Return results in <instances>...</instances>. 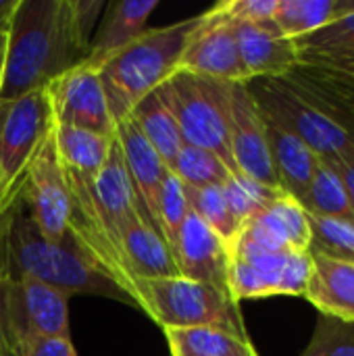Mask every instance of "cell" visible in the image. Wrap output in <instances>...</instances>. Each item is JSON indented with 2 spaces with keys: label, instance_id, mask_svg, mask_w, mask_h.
<instances>
[{
  "label": "cell",
  "instance_id": "4316f807",
  "mask_svg": "<svg viewBox=\"0 0 354 356\" xmlns=\"http://www.w3.org/2000/svg\"><path fill=\"white\" fill-rule=\"evenodd\" d=\"M171 356H259L248 338L219 327L165 330Z\"/></svg>",
  "mask_w": 354,
  "mask_h": 356
},
{
  "label": "cell",
  "instance_id": "5bb4252c",
  "mask_svg": "<svg viewBox=\"0 0 354 356\" xmlns=\"http://www.w3.org/2000/svg\"><path fill=\"white\" fill-rule=\"evenodd\" d=\"M173 259L182 277L230 294V248L192 211L179 229Z\"/></svg>",
  "mask_w": 354,
  "mask_h": 356
},
{
  "label": "cell",
  "instance_id": "ab89813d",
  "mask_svg": "<svg viewBox=\"0 0 354 356\" xmlns=\"http://www.w3.org/2000/svg\"><path fill=\"white\" fill-rule=\"evenodd\" d=\"M6 56H8V27H0V90L6 71Z\"/></svg>",
  "mask_w": 354,
  "mask_h": 356
},
{
  "label": "cell",
  "instance_id": "4fadbf2b",
  "mask_svg": "<svg viewBox=\"0 0 354 356\" xmlns=\"http://www.w3.org/2000/svg\"><path fill=\"white\" fill-rule=\"evenodd\" d=\"M230 146L238 173H244L269 188H280L263 115L246 83H230Z\"/></svg>",
  "mask_w": 354,
  "mask_h": 356
},
{
  "label": "cell",
  "instance_id": "6da1fadb",
  "mask_svg": "<svg viewBox=\"0 0 354 356\" xmlns=\"http://www.w3.org/2000/svg\"><path fill=\"white\" fill-rule=\"evenodd\" d=\"M102 10L100 0H19L8 25L0 100L46 88L81 65Z\"/></svg>",
  "mask_w": 354,
  "mask_h": 356
},
{
  "label": "cell",
  "instance_id": "7c38bea8",
  "mask_svg": "<svg viewBox=\"0 0 354 356\" xmlns=\"http://www.w3.org/2000/svg\"><path fill=\"white\" fill-rule=\"evenodd\" d=\"M52 117L58 125L90 129L102 136L115 134V123L98 71L77 65L46 86Z\"/></svg>",
  "mask_w": 354,
  "mask_h": 356
},
{
  "label": "cell",
  "instance_id": "603a6c76",
  "mask_svg": "<svg viewBox=\"0 0 354 356\" xmlns=\"http://www.w3.org/2000/svg\"><path fill=\"white\" fill-rule=\"evenodd\" d=\"M263 123L280 190L300 204L309 190L319 159L307 144H303L296 136H292L288 129L277 125L267 115H263Z\"/></svg>",
  "mask_w": 354,
  "mask_h": 356
},
{
  "label": "cell",
  "instance_id": "4dcf8cb0",
  "mask_svg": "<svg viewBox=\"0 0 354 356\" xmlns=\"http://www.w3.org/2000/svg\"><path fill=\"white\" fill-rule=\"evenodd\" d=\"M169 171L190 188H207V186H223L232 171L227 165L211 150L184 144L169 165Z\"/></svg>",
  "mask_w": 354,
  "mask_h": 356
},
{
  "label": "cell",
  "instance_id": "8fae6325",
  "mask_svg": "<svg viewBox=\"0 0 354 356\" xmlns=\"http://www.w3.org/2000/svg\"><path fill=\"white\" fill-rule=\"evenodd\" d=\"M179 69L227 83L250 81L240 58L234 21L217 4L200 15V23L186 44Z\"/></svg>",
  "mask_w": 354,
  "mask_h": 356
},
{
  "label": "cell",
  "instance_id": "9c48e42d",
  "mask_svg": "<svg viewBox=\"0 0 354 356\" xmlns=\"http://www.w3.org/2000/svg\"><path fill=\"white\" fill-rule=\"evenodd\" d=\"M0 300L8 334L71 338L67 307L69 296L40 280L10 275L6 261L0 284Z\"/></svg>",
  "mask_w": 354,
  "mask_h": 356
},
{
  "label": "cell",
  "instance_id": "2e32d148",
  "mask_svg": "<svg viewBox=\"0 0 354 356\" xmlns=\"http://www.w3.org/2000/svg\"><path fill=\"white\" fill-rule=\"evenodd\" d=\"M236 242L269 252H307L311 246L309 213L292 196L282 194L240 227Z\"/></svg>",
  "mask_w": 354,
  "mask_h": 356
},
{
  "label": "cell",
  "instance_id": "30bf717a",
  "mask_svg": "<svg viewBox=\"0 0 354 356\" xmlns=\"http://www.w3.org/2000/svg\"><path fill=\"white\" fill-rule=\"evenodd\" d=\"M19 198L27 207L33 223L44 238H48L50 242L65 240L71 215V196L65 167L54 142V127L40 146L31 165L27 167Z\"/></svg>",
  "mask_w": 354,
  "mask_h": 356
},
{
  "label": "cell",
  "instance_id": "d6986e66",
  "mask_svg": "<svg viewBox=\"0 0 354 356\" xmlns=\"http://www.w3.org/2000/svg\"><path fill=\"white\" fill-rule=\"evenodd\" d=\"M161 0H117L106 4L104 17H100L81 65L98 71L108 58H113L146 31L148 17L156 10Z\"/></svg>",
  "mask_w": 354,
  "mask_h": 356
},
{
  "label": "cell",
  "instance_id": "e575fe53",
  "mask_svg": "<svg viewBox=\"0 0 354 356\" xmlns=\"http://www.w3.org/2000/svg\"><path fill=\"white\" fill-rule=\"evenodd\" d=\"M300 356H354V323L321 315Z\"/></svg>",
  "mask_w": 354,
  "mask_h": 356
},
{
  "label": "cell",
  "instance_id": "ac0fdd59",
  "mask_svg": "<svg viewBox=\"0 0 354 356\" xmlns=\"http://www.w3.org/2000/svg\"><path fill=\"white\" fill-rule=\"evenodd\" d=\"M240 58L250 79L284 77L298 65L296 42L286 38L273 21L234 23Z\"/></svg>",
  "mask_w": 354,
  "mask_h": 356
},
{
  "label": "cell",
  "instance_id": "277c9868",
  "mask_svg": "<svg viewBox=\"0 0 354 356\" xmlns=\"http://www.w3.org/2000/svg\"><path fill=\"white\" fill-rule=\"evenodd\" d=\"M136 292L140 311L163 330L219 327L240 338H248L238 302L213 286L175 275L136 280Z\"/></svg>",
  "mask_w": 354,
  "mask_h": 356
},
{
  "label": "cell",
  "instance_id": "1f68e13d",
  "mask_svg": "<svg viewBox=\"0 0 354 356\" xmlns=\"http://www.w3.org/2000/svg\"><path fill=\"white\" fill-rule=\"evenodd\" d=\"M223 194L232 215L240 225H244L248 219L271 207L286 192H282L280 188H269L244 173H232L230 179L223 184Z\"/></svg>",
  "mask_w": 354,
  "mask_h": 356
},
{
  "label": "cell",
  "instance_id": "d6a6232c",
  "mask_svg": "<svg viewBox=\"0 0 354 356\" xmlns=\"http://www.w3.org/2000/svg\"><path fill=\"white\" fill-rule=\"evenodd\" d=\"M311 246L309 252L325 254L354 265V221L309 215Z\"/></svg>",
  "mask_w": 354,
  "mask_h": 356
},
{
  "label": "cell",
  "instance_id": "8992f818",
  "mask_svg": "<svg viewBox=\"0 0 354 356\" xmlns=\"http://www.w3.org/2000/svg\"><path fill=\"white\" fill-rule=\"evenodd\" d=\"M52 127L54 117L46 88L0 100V202L6 207L19 198L27 167Z\"/></svg>",
  "mask_w": 354,
  "mask_h": 356
},
{
  "label": "cell",
  "instance_id": "9a60e30c",
  "mask_svg": "<svg viewBox=\"0 0 354 356\" xmlns=\"http://www.w3.org/2000/svg\"><path fill=\"white\" fill-rule=\"evenodd\" d=\"M305 102L319 111L354 144V79L342 73L298 63L288 75L277 77Z\"/></svg>",
  "mask_w": 354,
  "mask_h": 356
},
{
  "label": "cell",
  "instance_id": "5b68a950",
  "mask_svg": "<svg viewBox=\"0 0 354 356\" xmlns=\"http://www.w3.org/2000/svg\"><path fill=\"white\" fill-rule=\"evenodd\" d=\"M163 88L184 142L215 152L232 173H238L230 146V83L179 69Z\"/></svg>",
  "mask_w": 354,
  "mask_h": 356
},
{
  "label": "cell",
  "instance_id": "ba28073f",
  "mask_svg": "<svg viewBox=\"0 0 354 356\" xmlns=\"http://www.w3.org/2000/svg\"><path fill=\"white\" fill-rule=\"evenodd\" d=\"M311 252H269L236 242L230 248V294L240 305L267 296H305Z\"/></svg>",
  "mask_w": 354,
  "mask_h": 356
},
{
  "label": "cell",
  "instance_id": "60d3db41",
  "mask_svg": "<svg viewBox=\"0 0 354 356\" xmlns=\"http://www.w3.org/2000/svg\"><path fill=\"white\" fill-rule=\"evenodd\" d=\"M17 2L19 0H0V27L10 25V17H13V10H15Z\"/></svg>",
  "mask_w": 354,
  "mask_h": 356
},
{
  "label": "cell",
  "instance_id": "7a4b0ae2",
  "mask_svg": "<svg viewBox=\"0 0 354 356\" xmlns=\"http://www.w3.org/2000/svg\"><path fill=\"white\" fill-rule=\"evenodd\" d=\"M4 261L10 275L40 280L65 296L92 294L131 305L119 286L102 275L67 234L63 242H50L33 223L21 198L4 217Z\"/></svg>",
  "mask_w": 354,
  "mask_h": 356
},
{
  "label": "cell",
  "instance_id": "74e56055",
  "mask_svg": "<svg viewBox=\"0 0 354 356\" xmlns=\"http://www.w3.org/2000/svg\"><path fill=\"white\" fill-rule=\"evenodd\" d=\"M10 207L0 202V284H2V273H4V244H2V240H4V217H6V211ZM0 356H15L10 338H8V330H6V323H4L2 300H0Z\"/></svg>",
  "mask_w": 354,
  "mask_h": 356
},
{
  "label": "cell",
  "instance_id": "83f0119b",
  "mask_svg": "<svg viewBox=\"0 0 354 356\" xmlns=\"http://www.w3.org/2000/svg\"><path fill=\"white\" fill-rule=\"evenodd\" d=\"M344 15V0H277L273 23L290 38L300 40Z\"/></svg>",
  "mask_w": 354,
  "mask_h": 356
},
{
  "label": "cell",
  "instance_id": "52a82bcc",
  "mask_svg": "<svg viewBox=\"0 0 354 356\" xmlns=\"http://www.w3.org/2000/svg\"><path fill=\"white\" fill-rule=\"evenodd\" d=\"M246 86L259 111L307 144L317 159L328 161L330 165L354 161V144L351 138L309 102H305L282 79H250Z\"/></svg>",
  "mask_w": 354,
  "mask_h": 356
},
{
  "label": "cell",
  "instance_id": "d4e9b609",
  "mask_svg": "<svg viewBox=\"0 0 354 356\" xmlns=\"http://www.w3.org/2000/svg\"><path fill=\"white\" fill-rule=\"evenodd\" d=\"M129 119L138 125L142 136L152 144V148L159 152L163 163L169 165L177 156L179 148L186 144L179 131V123L175 119L173 106L167 98L165 88L161 86L152 94H148L144 100H140L134 111L129 113Z\"/></svg>",
  "mask_w": 354,
  "mask_h": 356
},
{
  "label": "cell",
  "instance_id": "f35d334b",
  "mask_svg": "<svg viewBox=\"0 0 354 356\" xmlns=\"http://www.w3.org/2000/svg\"><path fill=\"white\" fill-rule=\"evenodd\" d=\"M336 169V173L340 175L342 184H344V190L348 194V200H351V207L354 211V161H346V163H338V165H332Z\"/></svg>",
  "mask_w": 354,
  "mask_h": 356
},
{
  "label": "cell",
  "instance_id": "f546056e",
  "mask_svg": "<svg viewBox=\"0 0 354 356\" xmlns=\"http://www.w3.org/2000/svg\"><path fill=\"white\" fill-rule=\"evenodd\" d=\"M186 188V198L190 204V211L204 221L223 242L227 248H232L240 234V223L230 211V204L223 194V186H207V188Z\"/></svg>",
  "mask_w": 354,
  "mask_h": 356
},
{
  "label": "cell",
  "instance_id": "3957f363",
  "mask_svg": "<svg viewBox=\"0 0 354 356\" xmlns=\"http://www.w3.org/2000/svg\"><path fill=\"white\" fill-rule=\"evenodd\" d=\"M198 23L200 15L173 25L146 29L98 69L115 125L127 119L140 100L179 71L186 44Z\"/></svg>",
  "mask_w": 354,
  "mask_h": 356
},
{
  "label": "cell",
  "instance_id": "484cf974",
  "mask_svg": "<svg viewBox=\"0 0 354 356\" xmlns=\"http://www.w3.org/2000/svg\"><path fill=\"white\" fill-rule=\"evenodd\" d=\"M113 136H102L90 129L54 123V142L61 163L67 169H73L88 177H96L102 165L106 163Z\"/></svg>",
  "mask_w": 354,
  "mask_h": 356
},
{
  "label": "cell",
  "instance_id": "7402d4cb",
  "mask_svg": "<svg viewBox=\"0 0 354 356\" xmlns=\"http://www.w3.org/2000/svg\"><path fill=\"white\" fill-rule=\"evenodd\" d=\"M313 269L305 298L321 313L354 323V265L311 252Z\"/></svg>",
  "mask_w": 354,
  "mask_h": 356
},
{
  "label": "cell",
  "instance_id": "cb8c5ba5",
  "mask_svg": "<svg viewBox=\"0 0 354 356\" xmlns=\"http://www.w3.org/2000/svg\"><path fill=\"white\" fill-rule=\"evenodd\" d=\"M294 42L298 63L317 65L354 79V0H348L346 15Z\"/></svg>",
  "mask_w": 354,
  "mask_h": 356
},
{
  "label": "cell",
  "instance_id": "e0dca14e",
  "mask_svg": "<svg viewBox=\"0 0 354 356\" xmlns=\"http://www.w3.org/2000/svg\"><path fill=\"white\" fill-rule=\"evenodd\" d=\"M115 138L119 140L125 169L134 186L138 207L142 217L161 234L159 229V196L165 175L169 173L167 165L152 148V144L142 136L138 125L127 117L115 125ZM163 236V234H161Z\"/></svg>",
  "mask_w": 354,
  "mask_h": 356
},
{
  "label": "cell",
  "instance_id": "8d00e7d4",
  "mask_svg": "<svg viewBox=\"0 0 354 356\" xmlns=\"http://www.w3.org/2000/svg\"><path fill=\"white\" fill-rule=\"evenodd\" d=\"M217 6L234 23H267L273 21L277 0H223Z\"/></svg>",
  "mask_w": 354,
  "mask_h": 356
},
{
  "label": "cell",
  "instance_id": "836d02e7",
  "mask_svg": "<svg viewBox=\"0 0 354 356\" xmlns=\"http://www.w3.org/2000/svg\"><path fill=\"white\" fill-rule=\"evenodd\" d=\"M188 215H190V204L186 198V188L169 171L163 179L161 196H159V229H161L171 254H173L179 229Z\"/></svg>",
  "mask_w": 354,
  "mask_h": 356
},
{
  "label": "cell",
  "instance_id": "44dd1931",
  "mask_svg": "<svg viewBox=\"0 0 354 356\" xmlns=\"http://www.w3.org/2000/svg\"><path fill=\"white\" fill-rule=\"evenodd\" d=\"M92 190H94V198H96L100 217H102L108 234L113 236L117 248L121 250L119 229L131 215L140 213V207H138V198H136L134 186H131L127 169H125L119 140L115 136H113V144H111L106 163L102 165L98 175L92 179Z\"/></svg>",
  "mask_w": 354,
  "mask_h": 356
},
{
  "label": "cell",
  "instance_id": "d590c367",
  "mask_svg": "<svg viewBox=\"0 0 354 356\" xmlns=\"http://www.w3.org/2000/svg\"><path fill=\"white\" fill-rule=\"evenodd\" d=\"M15 356H77L71 338H44L33 334H8Z\"/></svg>",
  "mask_w": 354,
  "mask_h": 356
},
{
  "label": "cell",
  "instance_id": "f1b7e54d",
  "mask_svg": "<svg viewBox=\"0 0 354 356\" xmlns=\"http://www.w3.org/2000/svg\"><path fill=\"white\" fill-rule=\"evenodd\" d=\"M300 207L309 215L354 221V211L340 175L328 161L321 159L317 163V169L313 173V179L309 184V190Z\"/></svg>",
  "mask_w": 354,
  "mask_h": 356
},
{
  "label": "cell",
  "instance_id": "ffe728a7",
  "mask_svg": "<svg viewBox=\"0 0 354 356\" xmlns=\"http://www.w3.org/2000/svg\"><path fill=\"white\" fill-rule=\"evenodd\" d=\"M123 261L134 280H156L179 275L177 263L165 238L140 215H131L119 229Z\"/></svg>",
  "mask_w": 354,
  "mask_h": 356
}]
</instances>
